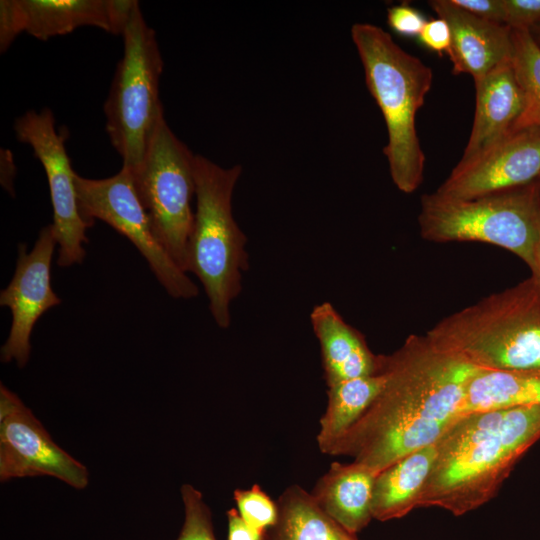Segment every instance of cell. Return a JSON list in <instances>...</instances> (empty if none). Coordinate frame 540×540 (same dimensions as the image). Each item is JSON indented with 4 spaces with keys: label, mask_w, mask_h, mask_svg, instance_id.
<instances>
[{
    "label": "cell",
    "mask_w": 540,
    "mask_h": 540,
    "mask_svg": "<svg viewBox=\"0 0 540 540\" xmlns=\"http://www.w3.org/2000/svg\"><path fill=\"white\" fill-rule=\"evenodd\" d=\"M438 18L449 26L451 42L447 54L452 73L479 78L502 63L512 60V29L504 24L479 18L452 0L428 2Z\"/></svg>",
    "instance_id": "9a60e30c"
},
{
    "label": "cell",
    "mask_w": 540,
    "mask_h": 540,
    "mask_svg": "<svg viewBox=\"0 0 540 540\" xmlns=\"http://www.w3.org/2000/svg\"><path fill=\"white\" fill-rule=\"evenodd\" d=\"M528 406H540V375L478 369L467 384L462 414Z\"/></svg>",
    "instance_id": "ffe728a7"
},
{
    "label": "cell",
    "mask_w": 540,
    "mask_h": 540,
    "mask_svg": "<svg viewBox=\"0 0 540 540\" xmlns=\"http://www.w3.org/2000/svg\"><path fill=\"white\" fill-rule=\"evenodd\" d=\"M436 457V444L413 451L382 471L374 481L372 516L378 521L401 518L417 508Z\"/></svg>",
    "instance_id": "d6986e66"
},
{
    "label": "cell",
    "mask_w": 540,
    "mask_h": 540,
    "mask_svg": "<svg viewBox=\"0 0 540 540\" xmlns=\"http://www.w3.org/2000/svg\"><path fill=\"white\" fill-rule=\"evenodd\" d=\"M277 506L278 519L269 540H356L299 486L288 487Z\"/></svg>",
    "instance_id": "7402d4cb"
},
{
    "label": "cell",
    "mask_w": 540,
    "mask_h": 540,
    "mask_svg": "<svg viewBox=\"0 0 540 540\" xmlns=\"http://www.w3.org/2000/svg\"><path fill=\"white\" fill-rule=\"evenodd\" d=\"M385 383L379 369L375 374L328 386V404L317 435L319 449L328 454L333 444L359 419L378 396Z\"/></svg>",
    "instance_id": "44dd1931"
},
{
    "label": "cell",
    "mask_w": 540,
    "mask_h": 540,
    "mask_svg": "<svg viewBox=\"0 0 540 540\" xmlns=\"http://www.w3.org/2000/svg\"><path fill=\"white\" fill-rule=\"evenodd\" d=\"M426 21L418 10L405 3L391 6L387 12L388 26L404 37L419 36Z\"/></svg>",
    "instance_id": "4316f807"
},
{
    "label": "cell",
    "mask_w": 540,
    "mask_h": 540,
    "mask_svg": "<svg viewBox=\"0 0 540 540\" xmlns=\"http://www.w3.org/2000/svg\"><path fill=\"white\" fill-rule=\"evenodd\" d=\"M376 475L358 462H334L311 494L332 520L354 535L373 518L371 504Z\"/></svg>",
    "instance_id": "ac0fdd59"
},
{
    "label": "cell",
    "mask_w": 540,
    "mask_h": 540,
    "mask_svg": "<svg viewBox=\"0 0 540 540\" xmlns=\"http://www.w3.org/2000/svg\"><path fill=\"white\" fill-rule=\"evenodd\" d=\"M476 104L470 137L460 160L469 159L513 131L524 94L512 60L474 79Z\"/></svg>",
    "instance_id": "2e32d148"
},
{
    "label": "cell",
    "mask_w": 540,
    "mask_h": 540,
    "mask_svg": "<svg viewBox=\"0 0 540 540\" xmlns=\"http://www.w3.org/2000/svg\"><path fill=\"white\" fill-rule=\"evenodd\" d=\"M194 159L195 155L172 132L163 113L153 128L142 162L130 171L155 237L185 273L194 220Z\"/></svg>",
    "instance_id": "ba28073f"
},
{
    "label": "cell",
    "mask_w": 540,
    "mask_h": 540,
    "mask_svg": "<svg viewBox=\"0 0 540 540\" xmlns=\"http://www.w3.org/2000/svg\"><path fill=\"white\" fill-rule=\"evenodd\" d=\"M56 245L52 224L41 229L30 252L24 243L18 245L14 275L0 294V305L8 307L12 314L9 336L1 347L2 362L15 360L18 367H24L30 356L34 325L46 311L61 303L51 287V263Z\"/></svg>",
    "instance_id": "7c38bea8"
},
{
    "label": "cell",
    "mask_w": 540,
    "mask_h": 540,
    "mask_svg": "<svg viewBox=\"0 0 540 540\" xmlns=\"http://www.w3.org/2000/svg\"><path fill=\"white\" fill-rule=\"evenodd\" d=\"M48 475L83 489L88 471L59 447L22 401L0 385V478Z\"/></svg>",
    "instance_id": "8fae6325"
},
{
    "label": "cell",
    "mask_w": 540,
    "mask_h": 540,
    "mask_svg": "<svg viewBox=\"0 0 540 540\" xmlns=\"http://www.w3.org/2000/svg\"><path fill=\"white\" fill-rule=\"evenodd\" d=\"M134 0H1L0 50L27 32L40 40L64 35L82 26L122 34Z\"/></svg>",
    "instance_id": "4fadbf2b"
},
{
    "label": "cell",
    "mask_w": 540,
    "mask_h": 540,
    "mask_svg": "<svg viewBox=\"0 0 540 540\" xmlns=\"http://www.w3.org/2000/svg\"><path fill=\"white\" fill-rule=\"evenodd\" d=\"M185 508V520L177 540H216L211 513L202 494L193 486L181 487Z\"/></svg>",
    "instance_id": "cb8c5ba5"
},
{
    "label": "cell",
    "mask_w": 540,
    "mask_h": 540,
    "mask_svg": "<svg viewBox=\"0 0 540 540\" xmlns=\"http://www.w3.org/2000/svg\"><path fill=\"white\" fill-rule=\"evenodd\" d=\"M351 37L361 59L366 86L385 120L383 148L395 186L412 193L423 181L425 155L416 130V114L432 86V69L403 50L382 28L356 23Z\"/></svg>",
    "instance_id": "277c9868"
},
{
    "label": "cell",
    "mask_w": 540,
    "mask_h": 540,
    "mask_svg": "<svg viewBox=\"0 0 540 540\" xmlns=\"http://www.w3.org/2000/svg\"><path fill=\"white\" fill-rule=\"evenodd\" d=\"M467 12L493 22L503 24L502 0H452Z\"/></svg>",
    "instance_id": "f1b7e54d"
},
{
    "label": "cell",
    "mask_w": 540,
    "mask_h": 540,
    "mask_svg": "<svg viewBox=\"0 0 540 540\" xmlns=\"http://www.w3.org/2000/svg\"><path fill=\"white\" fill-rule=\"evenodd\" d=\"M503 24L513 30L540 27V0H502Z\"/></svg>",
    "instance_id": "484cf974"
},
{
    "label": "cell",
    "mask_w": 540,
    "mask_h": 540,
    "mask_svg": "<svg viewBox=\"0 0 540 540\" xmlns=\"http://www.w3.org/2000/svg\"><path fill=\"white\" fill-rule=\"evenodd\" d=\"M421 43L428 49L442 54L448 52L451 35L448 24L441 18L426 21L419 34Z\"/></svg>",
    "instance_id": "83f0119b"
},
{
    "label": "cell",
    "mask_w": 540,
    "mask_h": 540,
    "mask_svg": "<svg viewBox=\"0 0 540 540\" xmlns=\"http://www.w3.org/2000/svg\"><path fill=\"white\" fill-rule=\"evenodd\" d=\"M14 130L18 141L28 144L44 167L53 207V227L58 244L57 264L68 267L83 261L88 242L78 206L75 172L65 148V137L58 133L49 108L27 111L17 118Z\"/></svg>",
    "instance_id": "30bf717a"
},
{
    "label": "cell",
    "mask_w": 540,
    "mask_h": 540,
    "mask_svg": "<svg viewBox=\"0 0 540 540\" xmlns=\"http://www.w3.org/2000/svg\"><path fill=\"white\" fill-rule=\"evenodd\" d=\"M241 172L239 164L223 168L195 155L196 211L186 273L198 277L209 299L211 315L224 329L231 324V302L241 292L242 272L248 269L247 238L232 214V195Z\"/></svg>",
    "instance_id": "5b68a950"
},
{
    "label": "cell",
    "mask_w": 540,
    "mask_h": 540,
    "mask_svg": "<svg viewBox=\"0 0 540 540\" xmlns=\"http://www.w3.org/2000/svg\"><path fill=\"white\" fill-rule=\"evenodd\" d=\"M512 62L524 94V108L513 131H540V46L529 31L513 30Z\"/></svg>",
    "instance_id": "603a6c76"
},
{
    "label": "cell",
    "mask_w": 540,
    "mask_h": 540,
    "mask_svg": "<svg viewBox=\"0 0 540 540\" xmlns=\"http://www.w3.org/2000/svg\"><path fill=\"white\" fill-rule=\"evenodd\" d=\"M380 369L382 390L328 452L350 456L376 474L437 442L462 415L467 384L480 368L426 334H411L391 355H380Z\"/></svg>",
    "instance_id": "6da1fadb"
},
{
    "label": "cell",
    "mask_w": 540,
    "mask_h": 540,
    "mask_svg": "<svg viewBox=\"0 0 540 540\" xmlns=\"http://www.w3.org/2000/svg\"><path fill=\"white\" fill-rule=\"evenodd\" d=\"M426 335L477 368L540 375V281L531 275L490 294Z\"/></svg>",
    "instance_id": "3957f363"
},
{
    "label": "cell",
    "mask_w": 540,
    "mask_h": 540,
    "mask_svg": "<svg viewBox=\"0 0 540 540\" xmlns=\"http://www.w3.org/2000/svg\"><path fill=\"white\" fill-rule=\"evenodd\" d=\"M234 500L240 516L252 527L265 531L277 522V504L258 485L247 490L236 489Z\"/></svg>",
    "instance_id": "d4e9b609"
},
{
    "label": "cell",
    "mask_w": 540,
    "mask_h": 540,
    "mask_svg": "<svg viewBox=\"0 0 540 540\" xmlns=\"http://www.w3.org/2000/svg\"><path fill=\"white\" fill-rule=\"evenodd\" d=\"M227 540H267L265 531L252 527L238 513L237 509L227 511Z\"/></svg>",
    "instance_id": "f546056e"
},
{
    "label": "cell",
    "mask_w": 540,
    "mask_h": 540,
    "mask_svg": "<svg viewBox=\"0 0 540 540\" xmlns=\"http://www.w3.org/2000/svg\"><path fill=\"white\" fill-rule=\"evenodd\" d=\"M418 223L425 240L494 245L530 267L540 228V179L469 199L424 194Z\"/></svg>",
    "instance_id": "8992f818"
},
{
    "label": "cell",
    "mask_w": 540,
    "mask_h": 540,
    "mask_svg": "<svg viewBox=\"0 0 540 540\" xmlns=\"http://www.w3.org/2000/svg\"><path fill=\"white\" fill-rule=\"evenodd\" d=\"M4 150V157H1V184L11 195H14L13 179L15 175L13 158L11 153Z\"/></svg>",
    "instance_id": "4dcf8cb0"
},
{
    "label": "cell",
    "mask_w": 540,
    "mask_h": 540,
    "mask_svg": "<svg viewBox=\"0 0 540 540\" xmlns=\"http://www.w3.org/2000/svg\"><path fill=\"white\" fill-rule=\"evenodd\" d=\"M540 179V131H512L475 156L460 160L435 191L469 199Z\"/></svg>",
    "instance_id": "5bb4252c"
},
{
    "label": "cell",
    "mask_w": 540,
    "mask_h": 540,
    "mask_svg": "<svg viewBox=\"0 0 540 540\" xmlns=\"http://www.w3.org/2000/svg\"><path fill=\"white\" fill-rule=\"evenodd\" d=\"M540 439V406L462 414L437 440L419 507L455 516L494 498L516 463Z\"/></svg>",
    "instance_id": "7a4b0ae2"
},
{
    "label": "cell",
    "mask_w": 540,
    "mask_h": 540,
    "mask_svg": "<svg viewBox=\"0 0 540 540\" xmlns=\"http://www.w3.org/2000/svg\"><path fill=\"white\" fill-rule=\"evenodd\" d=\"M531 35L533 36L534 40L537 42V44L540 46V27H537L530 31Z\"/></svg>",
    "instance_id": "d6a6232c"
},
{
    "label": "cell",
    "mask_w": 540,
    "mask_h": 540,
    "mask_svg": "<svg viewBox=\"0 0 540 540\" xmlns=\"http://www.w3.org/2000/svg\"><path fill=\"white\" fill-rule=\"evenodd\" d=\"M75 186L80 213L89 227L99 219L127 237L170 296L190 299L198 295L196 284L155 237L128 169L122 167L117 174L104 179L75 174Z\"/></svg>",
    "instance_id": "9c48e42d"
},
{
    "label": "cell",
    "mask_w": 540,
    "mask_h": 540,
    "mask_svg": "<svg viewBox=\"0 0 540 540\" xmlns=\"http://www.w3.org/2000/svg\"><path fill=\"white\" fill-rule=\"evenodd\" d=\"M310 321L322 355L328 386L369 376L380 369V355L369 349L364 336L338 313L330 302L316 305Z\"/></svg>",
    "instance_id": "e0dca14e"
},
{
    "label": "cell",
    "mask_w": 540,
    "mask_h": 540,
    "mask_svg": "<svg viewBox=\"0 0 540 540\" xmlns=\"http://www.w3.org/2000/svg\"><path fill=\"white\" fill-rule=\"evenodd\" d=\"M529 269L531 271V275L535 276L540 281V228L533 250L532 264Z\"/></svg>",
    "instance_id": "1f68e13d"
},
{
    "label": "cell",
    "mask_w": 540,
    "mask_h": 540,
    "mask_svg": "<svg viewBox=\"0 0 540 540\" xmlns=\"http://www.w3.org/2000/svg\"><path fill=\"white\" fill-rule=\"evenodd\" d=\"M124 53L104 105L106 132L121 156L122 167L135 170L143 160L153 128L164 113L159 99L163 70L155 31L136 1L122 33Z\"/></svg>",
    "instance_id": "52a82bcc"
}]
</instances>
